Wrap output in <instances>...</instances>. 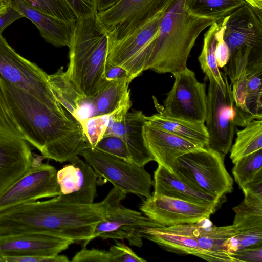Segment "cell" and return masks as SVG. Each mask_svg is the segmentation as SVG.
I'll return each mask as SVG.
<instances>
[{"label":"cell","instance_id":"obj_24","mask_svg":"<svg viewBox=\"0 0 262 262\" xmlns=\"http://www.w3.org/2000/svg\"><path fill=\"white\" fill-rule=\"evenodd\" d=\"M158 112L150 116H146V123L182 137L201 147H208L209 135L205 123L173 118L161 111Z\"/></svg>","mask_w":262,"mask_h":262},{"label":"cell","instance_id":"obj_13","mask_svg":"<svg viewBox=\"0 0 262 262\" xmlns=\"http://www.w3.org/2000/svg\"><path fill=\"white\" fill-rule=\"evenodd\" d=\"M167 12L159 14L136 32L111 46L106 64L123 68L132 80L146 71L145 50L157 35L162 18Z\"/></svg>","mask_w":262,"mask_h":262},{"label":"cell","instance_id":"obj_28","mask_svg":"<svg viewBox=\"0 0 262 262\" xmlns=\"http://www.w3.org/2000/svg\"><path fill=\"white\" fill-rule=\"evenodd\" d=\"M209 27L204 34L202 49L198 60L201 69L209 81L215 82L225 91L226 78L227 76L219 70L215 56L218 21H214Z\"/></svg>","mask_w":262,"mask_h":262},{"label":"cell","instance_id":"obj_12","mask_svg":"<svg viewBox=\"0 0 262 262\" xmlns=\"http://www.w3.org/2000/svg\"><path fill=\"white\" fill-rule=\"evenodd\" d=\"M219 204L195 203L166 196L151 195L142 203L140 209L145 216L164 226L198 222L209 218Z\"/></svg>","mask_w":262,"mask_h":262},{"label":"cell","instance_id":"obj_39","mask_svg":"<svg viewBox=\"0 0 262 262\" xmlns=\"http://www.w3.org/2000/svg\"><path fill=\"white\" fill-rule=\"evenodd\" d=\"M64 255L11 256L0 254V262H69Z\"/></svg>","mask_w":262,"mask_h":262},{"label":"cell","instance_id":"obj_14","mask_svg":"<svg viewBox=\"0 0 262 262\" xmlns=\"http://www.w3.org/2000/svg\"><path fill=\"white\" fill-rule=\"evenodd\" d=\"M224 38L230 53L262 50V10L247 3L236 9L228 16Z\"/></svg>","mask_w":262,"mask_h":262},{"label":"cell","instance_id":"obj_30","mask_svg":"<svg viewBox=\"0 0 262 262\" xmlns=\"http://www.w3.org/2000/svg\"><path fill=\"white\" fill-rule=\"evenodd\" d=\"M262 149V120L254 119L237 130L235 142L230 148L233 164L241 158Z\"/></svg>","mask_w":262,"mask_h":262},{"label":"cell","instance_id":"obj_5","mask_svg":"<svg viewBox=\"0 0 262 262\" xmlns=\"http://www.w3.org/2000/svg\"><path fill=\"white\" fill-rule=\"evenodd\" d=\"M225 155L200 147L178 158L173 174L194 189L222 199L232 192L233 181L224 164Z\"/></svg>","mask_w":262,"mask_h":262},{"label":"cell","instance_id":"obj_26","mask_svg":"<svg viewBox=\"0 0 262 262\" xmlns=\"http://www.w3.org/2000/svg\"><path fill=\"white\" fill-rule=\"evenodd\" d=\"M48 80L59 102L79 120V112L84 104L90 103L89 100L77 90L66 71H63V67L58 69L55 73L48 75Z\"/></svg>","mask_w":262,"mask_h":262},{"label":"cell","instance_id":"obj_38","mask_svg":"<svg viewBox=\"0 0 262 262\" xmlns=\"http://www.w3.org/2000/svg\"><path fill=\"white\" fill-rule=\"evenodd\" d=\"M109 251L114 262H145L146 260L139 256L133 250L118 241L112 246Z\"/></svg>","mask_w":262,"mask_h":262},{"label":"cell","instance_id":"obj_27","mask_svg":"<svg viewBox=\"0 0 262 262\" xmlns=\"http://www.w3.org/2000/svg\"><path fill=\"white\" fill-rule=\"evenodd\" d=\"M243 193V201L233 208V225L238 233L262 230V195L248 191Z\"/></svg>","mask_w":262,"mask_h":262},{"label":"cell","instance_id":"obj_6","mask_svg":"<svg viewBox=\"0 0 262 262\" xmlns=\"http://www.w3.org/2000/svg\"><path fill=\"white\" fill-rule=\"evenodd\" d=\"M177 0H121L98 20L108 36V49L132 35L159 14L168 12Z\"/></svg>","mask_w":262,"mask_h":262},{"label":"cell","instance_id":"obj_20","mask_svg":"<svg viewBox=\"0 0 262 262\" xmlns=\"http://www.w3.org/2000/svg\"><path fill=\"white\" fill-rule=\"evenodd\" d=\"M146 116L141 111L128 112L120 120L108 122L103 136L114 135L125 143L132 162L144 167L154 159L147 148L143 134Z\"/></svg>","mask_w":262,"mask_h":262},{"label":"cell","instance_id":"obj_44","mask_svg":"<svg viewBox=\"0 0 262 262\" xmlns=\"http://www.w3.org/2000/svg\"><path fill=\"white\" fill-rule=\"evenodd\" d=\"M121 0H97V11L100 13L106 11L118 3Z\"/></svg>","mask_w":262,"mask_h":262},{"label":"cell","instance_id":"obj_8","mask_svg":"<svg viewBox=\"0 0 262 262\" xmlns=\"http://www.w3.org/2000/svg\"><path fill=\"white\" fill-rule=\"evenodd\" d=\"M0 77L9 83L56 107L62 106L49 83L48 74L18 54L0 34Z\"/></svg>","mask_w":262,"mask_h":262},{"label":"cell","instance_id":"obj_29","mask_svg":"<svg viewBox=\"0 0 262 262\" xmlns=\"http://www.w3.org/2000/svg\"><path fill=\"white\" fill-rule=\"evenodd\" d=\"M245 0H185L187 12L194 16L219 21L245 4Z\"/></svg>","mask_w":262,"mask_h":262},{"label":"cell","instance_id":"obj_25","mask_svg":"<svg viewBox=\"0 0 262 262\" xmlns=\"http://www.w3.org/2000/svg\"><path fill=\"white\" fill-rule=\"evenodd\" d=\"M131 81L128 78L107 81L97 94L90 99L92 112L90 117L110 115L125 104L131 102L128 88Z\"/></svg>","mask_w":262,"mask_h":262},{"label":"cell","instance_id":"obj_36","mask_svg":"<svg viewBox=\"0 0 262 262\" xmlns=\"http://www.w3.org/2000/svg\"><path fill=\"white\" fill-rule=\"evenodd\" d=\"M228 16L217 21L219 28L216 33L215 56L219 68H223L227 63L230 56L229 48L224 38V33Z\"/></svg>","mask_w":262,"mask_h":262},{"label":"cell","instance_id":"obj_15","mask_svg":"<svg viewBox=\"0 0 262 262\" xmlns=\"http://www.w3.org/2000/svg\"><path fill=\"white\" fill-rule=\"evenodd\" d=\"M57 171L60 194L58 196L70 202L89 204L96 195L98 177L92 167L78 156Z\"/></svg>","mask_w":262,"mask_h":262},{"label":"cell","instance_id":"obj_7","mask_svg":"<svg viewBox=\"0 0 262 262\" xmlns=\"http://www.w3.org/2000/svg\"><path fill=\"white\" fill-rule=\"evenodd\" d=\"M79 156L92 167L98 178L109 181L125 194L145 198L151 195L152 182L144 167L91 147L83 149Z\"/></svg>","mask_w":262,"mask_h":262},{"label":"cell","instance_id":"obj_43","mask_svg":"<svg viewBox=\"0 0 262 262\" xmlns=\"http://www.w3.org/2000/svg\"><path fill=\"white\" fill-rule=\"evenodd\" d=\"M22 17L23 16L18 11L10 8L5 14L0 16V34L12 23Z\"/></svg>","mask_w":262,"mask_h":262},{"label":"cell","instance_id":"obj_34","mask_svg":"<svg viewBox=\"0 0 262 262\" xmlns=\"http://www.w3.org/2000/svg\"><path fill=\"white\" fill-rule=\"evenodd\" d=\"M81 125L84 135L92 148L103 136L108 124V116L89 117L82 120Z\"/></svg>","mask_w":262,"mask_h":262},{"label":"cell","instance_id":"obj_35","mask_svg":"<svg viewBox=\"0 0 262 262\" xmlns=\"http://www.w3.org/2000/svg\"><path fill=\"white\" fill-rule=\"evenodd\" d=\"M95 148L133 163L125 143L118 136H103L98 142Z\"/></svg>","mask_w":262,"mask_h":262},{"label":"cell","instance_id":"obj_21","mask_svg":"<svg viewBox=\"0 0 262 262\" xmlns=\"http://www.w3.org/2000/svg\"><path fill=\"white\" fill-rule=\"evenodd\" d=\"M143 134L146 146L154 161L172 173L178 158L203 147L189 140L146 123L143 127Z\"/></svg>","mask_w":262,"mask_h":262},{"label":"cell","instance_id":"obj_42","mask_svg":"<svg viewBox=\"0 0 262 262\" xmlns=\"http://www.w3.org/2000/svg\"><path fill=\"white\" fill-rule=\"evenodd\" d=\"M104 78L107 81H114L128 78L131 79L127 72L123 68L106 64Z\"/></svg>","mask_w":262,"mask_h":262},{"label":"cell","instance_id":"obj_46","mask_svg":"<svg viewBox=\"0 0 262 262\" xmlns=\"http://www.w3.org/2000/svg\"><path fill=\"white\" fill-rule=\"evenodd\" d=\"M252 6L262 10V0H245Z\"/></svg>","mask_w":262,"mask_h":262},{"label":"cell","instance_id":"obj_40","mask_svg":"<svg viewBox=\"0 0 262 262\" xmlns=\"http://www.w3.org/2000/svg\"><path fill=\"white\" fill-rule=\"evenodd\" d=\"M78 18L96 15L97 0H64Z\"/></svg>","mask_w":262,"mask_h":262},{"label":"cell","instance_id":"obj_41","mask_svg":"<svg viewBox=\"0 0 262 262\" xmlns=\"http://www.w3.org/2000/svg\"><path fill=\"white\" fill-rule=\"evenodd\" d=\"M232 253L237 261L261 262L262 246L240 250Z\"/></svg>","mask_w":262,"mask_h":262},{"label":"cell","instance_id":"obj_33","mask_svg":"<svg viewBox=\"0 0 262 262\" xmlns=\"http://www.w3.org/2000/svg\"><path fill=\"white\" fill-rule=\"evenodd\" d=\"M261 77L262 72L247 77L246 107L252 120H262Z\"/></svg>","mask_w":262,"mask_h":262},{"label":"cell","instance_id":"obj_23","mask_svg":"<svg viewBox=\"0 0 262 262\" xmlns=\"http://www.w3.org/2000/svg\"><path fill=\"white\" fill-rule=\"evenodd\" d=\"M153 184V196H166L204 204H221L222 201L194 189L160 165L154 172Z\"/></svg>","mask_w":262,"mask_h":262},{"label":"cell","instance_id":"obj_4","mask_svg":"<svg viewBox=\"0 0 262 262\" xmlns=\"http://www.w3.org/2000/svg\"><path fill=\"white\" fill-rule=\"evenodd\" d=\"M69 47L66 73L77 90L90 101L107 81L104 72L108 36L97 14L78 18Z\"/></svg>","mask_w":262,"mask_h":262},{"label":"cell","instance_id":"obj_10","mask_svg":"<svg viewBox=\"0 0 262 262\" xmlns=\"http://www.w3.org/2000/svg\"><path fill=\"white\" fill-rule=\"evenodd\" d=\"M174 82L167 93L162 109L166 115L191 122L205 123L207 111L206 85L200 82L187 67L172 74Z\"/></svg>","mask_w":262,"mask_h":262},{"label":"cell","instance_id":"obj_2","mask_svg":"<svg viewBox=\"0 0 262 262\" xmlns=\"http://www.w3.org/2000/svg\"><path fill=\"white\" fill-rule=\"evenodd\" d=\"M126 194L114 187L103 200L89 204L59 196L25 203L0 212V235L37 232L81 242L93 239L95 228L117 207Z\"/></svg>","mask_w":262,"mask_h":262},{"label":"cell","instance_id":"obj_1","mask_svg":"<svg viewBox=\"0 0 262 262\" xmlns=\"http://www.w3.org/2000/svg\"><path fill=\"white\" fill-rule=\"evenodd\" d=\"M0 132L19 138L45 158L63 163L91 147L80 121L0 77Z\"/></svg>","mask_w":262,"mask_h":262},{"label":"cell","instance_id":"obj_45","mask_svg":"<svg viewBox=\"0 0 262 262\" xmlns=\"http://www.w3.org/2000/svg\"><path fill=\"white\" fill-rule=\"evenodd\" d=\"M11 8L10 0H0V16L5 14Z\"/></svg>","mask_w":262,"mask_h":262},{"label":"cell","instance_id":"obj_32","mask_svg":"<svg viewBox=\"0 0 262 262\" xmlns=\"http://www.w3.org/2000/svg\"><path fill=\"white\" fill-rule=\"evenodd\" d=\"M39 11L69 24H75L78 17L64 0H23Z\"/></svg>","mask_w":262,"mask_h":262},{"label":"cell","instance_id":"obj_17","mask_svg":"<svg viewBox=\"0 0 262 262\" xmlns=\"http://www.w3.org/2000/svg\"><path fill=\"white\" fill-rule=\"evenodd\" d=\"M202 223V220L192 224L148 227L141 229L140 234L142 238L153 242L167 251L192 255L206 260L197 242Z\"/></svg>","mask_w":262,"mask_h":262},{"label":"cell","instance_id":"obj_37","mask_svg":"<svg viewBox=\"0 0 262 262\" xmlns=\"http://www.w3.org/2000/svg\"><path fill=\"white\" fill-rule=\"evenodd\" d=\"M73 262H114L110 251L85 247L77 252L72 259Z\"/></svg>","mask_w":262,"mask_h":262},{"label":"cell","instance_id":"obj_9","mask_svg":"<svg viewBox=\"0 0 262 262\" xmlns=\"http://www.w3.org/2000/svg\"><path fill=\"white\" fill-rule=\"evenodd\" d=\"M236 108L227 77L225 91L215 82L209 81L205 122L209 135L207 147L227 154L236 131Z\"/></svg>","mask_w":262,"mask_h":262},{"label":"cell","instance_id":"obj_11","mask_svg":"<svg viewBox=\"0 0 262 262\" xmlns=\"http://www.w3.org/2000/svg\"><path fill=\"white\" fill-rule=\"evenodd\" d=\"M34 157L30 168L0 194V212L25 203L60 195L55 168L43 163V156Z\"/></svg>","mask_w":262,"mask_h":262},{"label":"cell","instance_id":"obj_22","mask_svg":"<svg viewBox=\"0 0 262 262\" xmlns=\"http://www.w3.org/2000/svg\"><path fill=\"white\" fill-rule=\"evenodd\" d=\"M10 1L11 7L31 20L47 42L56 47L70 46L75 23H67L48 15L23 0Z\"/></svg>","mask_w":262,"mask_h":262},{"label":"cell","instance_id":"obj_16","mask_svg":"<svg viewBox=\"0 0 262 262\" xmlns=\"http://www.w3.org/2000/svg\"><path fill=\"white\" fill-rule=\"evenodd\" d=\"M162 226L136 210L121 205L115 208L105 219L97 225L94 238L103 239H126L130 245L141 247L142 238L140 231L148 227Z\"/></svg>","mask_w":262,"mask_h":262},{"label":"cell","instance_id":"obj_31","mask_svg":"<svg viewBox=\"0 0 262 262\" xmlns=\"http://www.w3.org/2000/svg\"><path fill=\"white\" fill-rule=\"evenodd\" d=\"M262 173V149L241 158L234 163L232 174L241 189Z\"/></svg>","mask_w":262,"mask_h":262},{"label":"cell","instance_id":"obj_19","mask_svg":"<svg viewBox=\"0 0 262 262\" xmlns=\"http://www.w3.org/2000/svg\"><path fill=\"white\" fill-rule=\"evenodd\" d=\"M34 158L27 142L0 132V194L30 168Z\"/></svg>","mask_w":262,"mask_h":262},{"label":"cell","instance_id":"obj_18","mask_svg":"<svg viewBox=\"0 0 262 262\" xmlns=\"http://www.w3.org/2000/svg\"><path fill=\"white\" fill-rule=\"evenodd\" d=\"M74 242L37 232L0 235V254L11 256L59 254Z\"/></svg>","mask_w":262,"mask_h":262},{"label":"cell","instance_id":"obj_3","mask_svg":"<svg viewBox=\"0 0 262 262\" xmlns=\"http://www.w3.org/2000/svg\"><path fill=\"white\" fill-rule=\"evenodd\" d=\"M185 1L177 0L163 16L157 35L146 49V70L173 74L187 67V60L199 36L216 21L189 14Z\"/></svg>","mask_w":262,"mask_h":262}]
</instances>
